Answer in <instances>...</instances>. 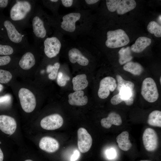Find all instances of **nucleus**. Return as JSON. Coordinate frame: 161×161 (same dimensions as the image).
Instances as JSON below:
<instances>
[{"label":"nucleus","mask_w":161,"mask_h":161,"mask_svg":"<svg viewBox=\"0 0 161 161\" xmlns=\"http://www.w3.org/2000/svg\"><path fill=\"white\" fill-rule=\"evenodd\" d=\"M54 26L57 32L72 39L87 36L91 30L92 18L89 9H76L73 12L56 16Z\"/></svg>","instance_id":"nucleus-1"},{"label":"nucleus","mask_w":161,"mask_h":161,"mask_svg":"<svg viewBox=\"0 0 161 161\" xmlns=\"http://www.w3.org/2000/svg\"><path fill=\"white\" fill-rule=\"evenodd\" d=\"M105 45L107 47L115 48L127 45L129 39L125 31L121 29L109 30L106 32Z\"/></svg>","instance_id":"nucleus-2"},{"label":"nucleus","mask_w":161,"mask_h":161,"mask_svg":"<svg viewBox=\"0 0 161 161\" xmlns=\"http://www.w3.org/2000/svg\"><path fill=\"white\" fill-rule=\"evenodd\" d=\"M59 34L58 37L54 36L47 37L44 41V52L49 58H52L57 56L63 47L64 41L62 38L63 36Z\"/></svg>","instance_id":"nucleus-3"},{"label":"nucleus","mask_w":161,"mask_h":161,"mask_svg":"<svg viewBox=\"0 0 161 161\" xmlns=\"http://www.w3.org/2000/svg\"><path fill=\"white\" fill-rule=\"evenodd\" d=\"M141 93L147 101L153 103L158 99L159 94L156 83L151 78L145 79L143 81Z\"/></svg>","instance_id":"nucleus-4"},{"label":"nucleus","mask_w":161,"mask_h":161,"mask_svg":"<svg viewBox=\"0 0 161 161\" xmlns=\"http://www.w3.org/2000/svg\"><path fill=\"white\" fill-rule=\"evenodd\" d=\"M18 96L23 110L28 113L33 112L35 108L36 102L32 92L27 89L22 88L18 92Z\"/></svg>","instance_id":"nucleus-5"},{"label":"nucleus","mask_w":161,"mask_h":161,"mask_svg":"<svg viewBox=\"0 0 161 161\" xmlns=\"http://www.w3.org/2000/svg\"><path fill=\"white\" fill-rule=\"evenodd\" d=\"M31 9V4L28 1H17L10 10V17L15 21L22 20L25 18Z\"/></svg>","instance_id":"nucleus-6"},{"label":"nucleus","mask_w":161,"mask_h":161,"mask_svg":"<svg viewBox=\"0 0 161 161\" xmlns=\"http://www.w3.org/2000/svg\"><path fill=\"white\" fill-rule=\"evenodd\" d=\"M117 83L116 80L113 77L107 76L103 78L100 83L98 91L99 97L102 99L107 98L110 93L117 88Z\"/></svg>","instance_id":"nucleus-7"},{"label":"nucleus","mask_w":161,"mask_h":161,"mask_svg":"<svg viewBox=\"0 0 161 161\" xmlns=\"http://www.w3.org/2000/svg\"><path fill=\"white\" fill-rule=\"evenodd\" d=\"M63 123L62 116L58 114H54L43 118L41 121L40 126L44 129L53 130L60 128Z\"/></svg>","instance_id":"nucleus-8"},{"label":"nucleus","mask_w":161,"mask_h":161,"mask_svg":"<svg viewBox=\"0 0 161 161\" xmlns=\"http://www.w3.org/2000/svg\"><path fill=\"white\" fill-rule=\"evenodd\" d=\"M78 146L82 153L88 151L90 149L92 143L91 135L86 130L83 128H79L77 131Z\"/></svg>","instance_id":"nucleus-9"},{"label":"nucleus","mask_w":161,"mask_h":161,"mask_svg":"<svg viewBox=\"0 0 161 161\" xmlns=\"http://www.w3.org/2000/svg\"><path fill=\"white\" fill-rule=\"evenodd\" d=\"M143 141L145 148L148 151H155L158 145V137L156 132L153 129L147 128L143 135Z\"/></svg>","instance_id":"nucleus-10"},{"label":"nucleus","mask_w":161,"mask_h":161,"mask_svg":"<svg viewBox=\"0 0 161 161\" xmlns=\"http://www.w3.org/2000/svg\"><path fill=\"white\" fill-rule=\"evenodd\" d=\"M17 123L15 120L9 116L0 115V129L4 133L11 135L16 131Z\"/></svg>","instance_id":"nucleus-11"},{"label":"nucleus","mask_w":161,"mask_h":161,"mask_svg":"<svg viewBox=\"0 0 161 161\" xmlns=\"http://www.w3.org/2000/svg\"><path fill=\"white\" fill-rule=\"evenodd\" d=\"M39 146L43 151L52 153L59 148L60 145L59 142L55 138L49 136H45L40 139Z\"/></svg>","instance_id":"nucleus-12"},{"label":"nucleus","mask_w":161,"mask_h":161,"mask_svg":"<svg viewBox=\"0 0 161 161\" xmlns=\"http://www.w3.org/2000/svg\"><path fill=\"white\" fill-rule=\"evenodd\" d=\"M84 92L82 90L75 91L68 95V102L71 105L83 106L88 102V97L84 96Z\"/></svg>","instance_id":"nucleus-13"},{"label":"nucleus","mask_w":161,"mask_h":161,"mask_svg":"<svg viewBox=\"0 0 161 161\" xmlns=\"http://www.w3.org/2000/svg\"><path fill=\"white\" fill-rule=\"evenodd\" d=\"M4 25L6 30L8 37L12 42L18 43L22 41V34L18 31L10 21L8 20L5 21Z\"/></svg>","instance_id":"nucleus-14"},{"label":"nucleus","mask_w":161,"mask_h":161,"mask_svg":"<svg viewBox=\"0 0 161 161\" xmlns=\"http://www.w3.org/2000/svg\"><path fill=\"white\" fill-rule=\"evenodd\" d=\"M33 31L37 37L44 38L47 35V30L43 20L38 16H35L32 21Z\"/></svg>","instance_id":"nucleus-15"},{"label":"nucleus","mask_w":161,"mask_h":161,"mask_svg":"<svg viewBox=\"0 0 161 161\" xmlns=\"http://www.w3.org/2000/svg\"><path fill=\"white\" fill-rule=\"evenodd\" d=\"M102 126L106 129H109L112 125L120 126L122 123L120 115L115 112H110L107 117L102 119L100 121Z\"/></svg>","instance_id":"nucleus-16"},{"label":"nucleus","mask_w":161,"mask_h":161,"mask_svg":"<svg viewBox=\"0 0 161 161\" xmlns=\"http://www.w3.org/2000/svg\"><path fill=\"white\" fill-rule=\"evenodd\" d=\"M151 42V39L145 37H140L136 41L131 47V49L133 52L140 53L149 46Z\"/></svg>","instance_id":"nucleus-17"},{"label":"nucleus","mask_w":161,"mask_h":161,"mask_svg":"<svg viewBox=\"0 0 161 161\" xmlns=\"http://www.w3.org/2000/svg\"><path fill=\"white\" fill-rule=\"evenodd\" d=\"M35 60L34 55L30 52L25 53L19 61L20 66L24 70H28L35 64Z\"/></svg>","instance_id":"nucleus-18"},{"label":"nucleus","mask_w":161,"mask_h":161,"mask_svg":"<svg viewBox=\"0 0 161 161\" xmlns=\"http://www.w3.org/2000/svg\"><path fill=\"white\" fill-rule=\"evenodd\" d=\"M116 141L119 148L123 151L129 150L132 146L127 131H123L118 135L116 137Z\"/></svg>","instance_id":"nucleus-19"},{"label":"nucleus","mask_w":161,"mask_h":161,"mask_svg":"<svg viewBox=\"0 0 161 161\" xmlns=\"http://www.w3.org/2000/svg\"><path fill=\"white\" fill-rule=\"evenodd\" d=\"M73 89L75 91L81 90L88 86V82L87 76L85 74L77 75L72 79Z\"/></svg>","instance_id":"nucleus-20"},{"label":"nucleus","mask_w":161,"mask_h":161,"mask_svg":"<svg viewBox=\"0 0 161 161\" xmlns=\"http://www.w3.org/2000/svg\"><path fill=\"white\" fill-rule=\"evenodd\" d=\"M136 6L135 0H121L116 11L118 14L123 15L134 9Z\"/></svg>","instance_id":"nucleus-21"},{"label":"nucleus","mask_w":161,"mask_h":161,"mask_svg":"<svg viewBox=\"0 0 161 161\" xmlns=\"http://www.w3.org/2000/svg\"><path fill=\"white\" fill-rule=\"evenodd\" d=\"M125 71L135 75H140L143 71V68L139 63L132 61L128 62L123 66Z\"/></svg>","instance_id":"nucleus-22"},{"label":"nucleus","mask_w":161,"mask_h":161,"mask_svg":"<svg viewBox=\"0 0 161 161\" xmlns=\"http://www.w3.org/2000/svg\"><path fill=\"white\" fill-rule=\"evenodd\" d=\"M147 123L150 126L161 128V112L157 110L152 112L148 115Z\"/></svg>","instance_id":"nucleus-23"},{"label":"nucleus","mask_w":161,"mask_h":161,"mask_svg":"<svg viewBox=\"0 0 161 161\" xmlns=\"http://www.w3.org/2000/svg\"><path fill=\"white\" fill-rule=\"evenodd\" d=\"M118 53L119 62L121 65L129 62L133 58L131 55V49L129 47L122 48L120 50Z\"/></svg>","instance_id":"nucleus-24"},{"label":"nucleus","mask_w":161,"mask_h":161,"mask_svg":"<svg viewBox=\"0 0 161 161\" xmlns=\"http://www.w3.org/2000/svg\"><path fill=\"white\" fill-rule=\"evenodd\" d=\"M147 29L150 33L154 34L156 37H161V26L156 21H150L147 26Z\"/></svg>","instance_id":"nucleus-25"},{"label":"nucleus","mask_w":161,"mask_h":161,"mask_svg":"<svg viewBox=\"0 0 161 161\" xmlns=\"http://www.w3.org/2000/svg\"><path fill=\"white\" fill-rule=\"evenodd\" d=\"M60 67V64L59 62H56L53 65H49L47 68V73H50L48 77L51 80H54L56 79L58 75V70Z\"/></svg>","instance_id":"nucleus-26"},{"label":"nucleus","mask_w":161,"mask_h":161,"mask_svg":"<svg viewBox=\"0 0 161 161\" xmlns=\"http://www.w3.org/2000/svg\"><path fill=\"white\" fill-rule=\"evenodd\" d=\"M116 78L117 82V90L121 87L124 86L129 87L134 90V85L132 82L124 80L119 75H116Z\"/></svg>","instance_id":"nucleus-27"},{"label":"nucleus","mask_w":161,"mask_h":161,"mask_svg":"<svg viewBox=\"0 0 161 161\" xmlns=\"http://www.w3.org/2000/svg\"><path fill=\"white\" fill-rule=\"evenodd\" d=\"M61 4L67 8H75L76 9L82 8L81 0H61Z\"/></svg>","instance_id":"nucleus-28"},{"label":"nucleus","mask_w":161,"mask_h":161,"mask_svg":"<svg viewBox=\"0 0 161 161\" xmlns=\"http://www.w3.org/2000/svg\"><path fill=\"white\" fill-rule=\"evenodd\" d=\"M12 78L11 73L9 71L0 69V83H7L10 81Z\"/></svg>","instance_id":"nucleus-29"},{"label":"nucleus","mask_w":161,"mask_h":161,"mask_svg":"<svg viewBox=\"0 0 161 161\" xmlns=\"http://www.w3.org/2000/svg\"><path fill=\"white\" fill-rule=\"evenodd\" d=\"M70 79V77L67 75L61 72H59L57 75V83L60 86H64L66 85V81Z\"/></svg>","instance_id":"nucleus-30"},{"label":"nucleus","mask_w":161,"mask_h":161,"mask_svg":"<svg viewBox=\"0 0 161 161\" xmlns=\"http://www.w3.org/2000/svg\"><path fill=\"white\" fill-rule=\"evenodd\" d=\"M121 0H106V4L108 10L111 12L116 11Z\"/></svg>","instance_id":"nucleus-31"},{"label":"nucleus","mask_w":161,"mask_h":161,"mask_svg":"<svg viewBox=\"0 0 161 161\" xmlns=\"http://www.w3.org/2000/svg\"><path fill=\"white\" fill-rule=\"evenodd\" d=\"M13 51V49L11 46L0 44V55L8 56L12 54Z\"/></svg>","instance_id":"nucleus-32"},{"label":"nucleus","mask_w":161,"mask_h":161,"mask_svg":"<svg viewBox=\"0 0 161 161\" xmlns=\"http://www.w3.org/2000/svg\"><path fill=\"white\" fill-rule=\"evenodd\" d=\"M11 61L10 57L8 56H0V66L6 65Z\"/></svg>","instance_id":"nucleus-33"},{"label":"nucleus","mask_w":161,"mask_h":161,"mask_svg":"<svg viewBox=\"0 0 161 161\" xmlns=\"http://www.w3.org/2000/svg\"><path fill=\"white\" fill-rule=\"evenodd\" d=\"M106 154L107 157L109 159L114 158L116 155L115 151L113 148L108 150L106 151Z\"/></svg>","instance_id":"nucleus-34"},{"label":"nucleus","mask_w":161,"mask_h":161,"mask_svg":"<svg viewBox=\"0 0 161 161\" xmlns=\"http://www.w3.org/2000/svg\"><path fill=\"white\" fill-rule=\"evenodd\" d=\"M10 97L9 95H6L0 97V104L8 103L10 100Z\"/></svg>","instance_id":"nucleus-35"},{"label":"nucleus","mask_w":161,"mask_h":161,"mask_svg":"<svg viewBox=\"0 0 161 161\" xmlns=\"http://www.w3.org/2000/svg\"><path fill=\"white\" fill-rule=\"evenodd\" d=\"M80 155L79 153L77 150L75 151L71 158V161H75L78 158Z\"/></svg>","instance_id":"nucleus-36"},{"label":"nucleus","mask_w":161,"mask_h":161,"mask_svg":"<svg viewBox=\"0 0 161 161\" xmlns=\"http://www.w3.org/2000/svg\"><path fill=\"white\" fill-rule=\"evenodd\" d=\"M8 1L7 0H0V7L4 8L8 5Z\"/></svg>","instance_id":"nucleus-37"},{"label":"nucleus","mask_w":161,"mask_h":161,"mask_svg":"<svg viewBox=\"0 0 161 161\" xmlns=\"http://www.w3.org/2000/svg\"><path fill=\"white\" fill-rule=\"evenodd\" d=\"M4 159V154L0 148V161H3Z\"/></svg>","instance_id":"nucleus-38"},{"label":"nucleus","mask_w":161,"mask_h":161,"mask_svg":"<svg viewBox=\"0 0 161 161\" xmlns=\"http://www.w3.org/2000/svg\"><path fill=\"white\" fill-rule=\"evenodd\" d=\"M3 89V86L2 84H0V92L1 91H2Z\"/></svg>","instance_id":"nucleus-39"},{"label":"nucleus","mask_w":161,"mask_h":161,"mask_svg":"<svg viewBox=\"0 0 161 161\" xmlns=\"http://www.w3.org/2000/svg\"><path fill=\"white\" fill-rule=\"evenodd\" d=\"M161 15H160L159 16V18H158V20H159V22H160V24H161Z\"/></svg>","instance_id":"nucleus-40"},{"label":"nucleus","mask_w":161,"mask_h":161,"mask_svg":"<svg viewBox=\"0 0 161 161\" xmlns=\"http://www.w3.org/2000/svg\"><path fill=\"white\" fill-rule=\"evenodd\" d=\"M24 161H33L31 160L28 159V160H25Z\"/></svg>","instance_id":"nucleus-41"},{"label":"nucleus","mask_w":161,"mask_h":161,"mask_svg":"<svg viewBox=\"0 0 161 161\" xmlns=\"http://www.w3.org/2000/svg\"><path fill=\"white\" fill-rule=\"evenodd\" d=\"M140 161H151L149 160H141Z\"/></svg>","instance_id":"nucleus-42"},{"label":"nucleus","mask_w":161,"mask_h":161,"mask_svg":"<svg viewBox=\"0 0 161 161\" xmlns=\"http://www.w3.org/2000/svg\"><path fill=\"white\" fill-rule=\"evenodd\" d=\"M160 84H161V77H160Z\"/></svg>","instance_id":"nucleus-43"}]
</instances>
